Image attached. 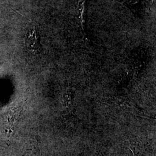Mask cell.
I'll return each instance as SVG.
<instances>
[{
	"label": "cell",
	"mask_w": 156,
	"mask_h": 156,
	"mask_svg": "<svg viewBox=\"0 0 156 156\" xmlns=\"http://www.w3.org/2000/svg\"><path fill=\"white\" fill-rule=\"evenodd\" d=\"M39 39V34L35 28L27 34L25 42L26 46L29 51L34 55L39 54L42 50Z\"/></svg>",
	"instance_id": "6da1fadb"
},
{
	"label": "cell",
	"mask_w": 156,
	"mask_h": 156,
	"mask_svg": "<svg viewBox=\"0 0 156 156\" xmlns=\"http://www.w3.org/2000/svg\"><path fill=\"white\" fill-rule=\"evenodd\" d=\"M75 97V92L73 89L69 88L65 89L62 93V105L66 109H70L73 106Z\"/></svg>",
	"instance_id": "7a4b0ae2"
}]
</instances>
